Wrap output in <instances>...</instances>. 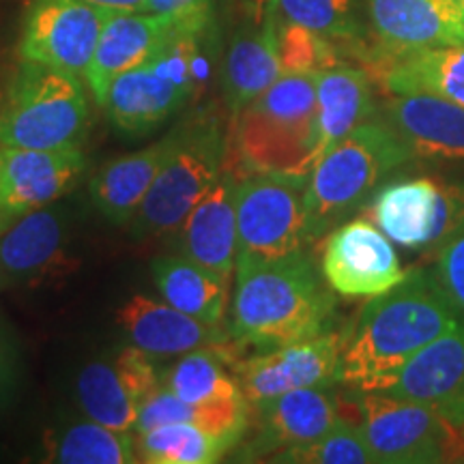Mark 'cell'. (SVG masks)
<instances>
[{
    "instance_id": "e0dca14e",
    "label": "cell",
    "mask_w": 464,
    "mask_h": 464,
    "mask_svg": "<svg viewBox=\"0 0 464 464\" xmlns=\"http://www.w3.org/2000/svg\"><path fill=\"white\" fill-rule=\"evenodd\" d=\"M381 119L413 158L464 160V108L430 92H400L382 102Z\"/></svg>"
},
{
    "instance_id": "5bb4252c",
    "label": "cell",
    "mask_w": 464,
    "mask_h": 464,
    "mask_svg": "<svg viewBox=\"0 0 464 464\" xmlns=\"http://www.w3.org/2000/svg\"><path fill=\"white\" fill-rule=\"evenodd\" d=\"M376 392L428 406L464 428V323L406 359Z\"/></svg>"
},
{
    "instance_id": "44dd1931",
    "label": "cell",
    "mask_w": 464,
    "mask_h": 464,
    "mask_svg": "<svg viewBox=\"0 0 464 464\" xmlns=\"http://www.w3.org/2000/svg\"><path fill=\"white\" fill-rule=\"evenodd\" d=\"M368 14L385 50L464 44V20L450 0H368Z\"/></svg>"
},
{
    "instance_id": "9c48e42d",
    "label": "cell",
    "mask_w": 464,
    "mask_h": 464,
    "mask_svg": "<svg viewBox=\"0 0 464 464\" xmlns=\"http://www.w3.org/2000/svg\"><path fill=\"white\" fill-rule=\"evenodd\" d=\"M307 177L252 172L237 181L239 258L299 254L307 241Z\"/></svg>"
},
{
    "instance_id": "6da1fadb",
    "label": "cell",
    "mask_w": 464,
    "mask_h": 464,
    "mask_svg": "<svg viewBox=\"0 0 464 464\" xmlns=\"http://www.w3.org/2000/svg\"><path fill=\"white\" fill-rule=\"evenodd\" d=\"M460 323L458 307L437 276L417 269L372 297L344 332L338 382L376 392L406 359Z\"/></svg>"
},
{
    "instance_id": "277c9868",
    "label": "cell",
    "mask_w": 464,
    "mask_h": 464,
    "mask_svg": "<svg viewBox=\"0 0 464 464\" xmlns=\"http://www.w3.org/2000/svg\"><path fill=\"white\" fill-rule=\"evenodd\" d=\"M411 158L413 153L385 121H365L335 142L307 177V239L332 232Z\"/></svg>"
},
{
    "instance_id": "484cf974",
    "label": "cell",
    "mask_w": 464,
    "mask_h": 464,
    "mask_svg": "<svg viewBox=\"0 0 464 464\" xmlns=\"http://www.w3.org/2000/svg\"><path fill=\"white\" fill-rule=\"evenodd\" d=\"M150 271L155 286L168 304L211 327L222 323L228 304V276L183 254L158 258Z\"/></svg>"
},
{
    "instance_id": "7402d4cb",
    "label": "cell",
    "mask_w": 464,
    "mask_h": 464,
    "mask_svg": "<svg viewBox=\"0 0 464 464\" xmlns=\"http://www.w3.org/2000/svg\"><path fill=\"white\" fill-rule=\"evenodd\" d=\"M282 75L277 54V14H266L263 24L239 28L232 37L224 58L222 92L232 116L239 114Z\"/></svg>"
},
{
    "instance_id": "e575fe53",
    "label": "cell",
    "mask_w": 464,
    "mask_h": 464,
    "mask_svg": "<svg viewBox=\"0 0 464 464\" xmlns=\"http://www.w3.org/2000/svg\"><path fill=\"white\" fill-rule=\"evenodd\" d=\"M149 11L170 17L183 33L202 37L213 26L216 0H149Z\"/></svg>"
},
{
    "instance_id": "83f0119b",
    "label": "cell",
    "mask_w": 464,
    "mask_h": 464,
    "mask_svg": "<svg viewBox=\"0 0 464 464\" xmlns=\"http://www.w3.org/2000/svg\"><path fill=\"white\" fill-rule=\"evenodd\" d=\"M161 387L189 404L241 402L243 396L237 376H232L218 353L196 348L185 353L161 379Z\"/></svg>"
},
{
    "instance_id": "d4e9b609",
    "label": "cell",
    "mask_w": 464,
    "mask_h": 464,
    "mask_svg": "<svg viewBox=\"0 0 464 464\" xmlns=\"http://www.w3.org/2000/svg\"><path fill=\"white\" fill-rule=\"evenodd\" d=\"M374 114L370 73L355 67H332L316 80V164L318 160Z\"/></svg>"
},
{
    "instance_id": "ffe728a7",
    "label": "cell",
    "mask_w": 464,
    "mask_h": 464,
    "mask_svg": "<svg viewBox=\"0 0 464 464\" xmlns=\"http://www.w3.org/2000/svg\"><path fill=\"white\" fill-rule=\"evenodd\" d=\"M368 63L390 95L430 92L464 108V44L400 52L381 48Z\"/></svg>"
},
{
    "instance_id": "4dcf8cb0",
    "label": "cell",
    "mask_w": 464,
    "mask_h": 464,
    "mask_svg": "<svg viewBox=\"0 0 464 464\" xmlns=\"http://www.w3.org/2000/svg\"><path fill=\"white\" fill-rule=\"evenodd\" d=\"M52 460L63 464H131L138 462L136 437L97 421H80L54 439Z\"/></svg>"
},
{
    "instance_id": "7c38bea8",
    "label": "cell",
    "mask_w": 464,
    "mask_h": 464,
    "mask_svg": "<svg viewBox=\"0 0 464 464\" xmlns=\"http://www.w3.org/2000/svg\"><path fill=\"white\" fill-rule=\"evenodd\" d=\"M323 280L342 297H379L406 277L390 237L368 219L335 226L321 260Z\"/></svg>"
},
{
    "instance_id": "f1b7e54d",
    "label": "cell",
    "mask_w": 464,
    "mask_h": 464,
    "mask_svg": "<svg viewBox=\"0 0 464 464\" xmlns=\"http://www.w3.org/2000/svg\"><path fill=\"white\" fill-rule=\"evenodd\" d=\"M75 393H78L80 409L89 420L114 430L133 432L140 402L121 379L114 363L91 362L84 365L75 381Z\"/></svg>"
},
{
    "instance_id": "cb8c5ba5",
    "label": "cell",
    "mask_w": 464,
    "mask_h": 464,
    "mask_svg": "<svg viewBox=\"0 0 464 464\" xmlns=\"http://www.w3.org/2000/svg\"><path fill=\"white\" fill-rule=\"evenodd\" d=\"M168 149L170 136L136 153L108 161L97 170L89 185L91 198L108 222L130 226L147 198L150 185L158 179L160 168L164 166Z\"/></svg>"
},
{
    "instance_id": "74e56055",
    "label": "cell",
    "mask_w": 464,
    "mask_h": 464,
    "mask_svg": "<svg viewBox=\"0 0 464 464\" xmlns=\"http://www.w3.org/2000/svg\"><path fill=\"white\" fill-rule=\"evenodd\" d=\"M15 374H17L15 351L14 346H11V340L7 338V334L0 329V402L7 400L11 387H14L15 382Z\"/></svg>"
},
{
    "instance_id": "f35d334b",
    "label": "cell",
    "mask_w": 464,
    "mask_h": 464,
    "mask_svg": "<svg viewBox=\"0 0 464 464\" xmlns=\"http://www.w3.org/2000/svg\"><path fill=\"white\" fill-rule=\"evenodd\" d=\"M97 9L116 11V14H144L149 11V0H84Z\"/></svg>"
},
{
    "instance_id": "d590c367",
    "label": "cell",
    "mask_w": 464,
    "mask_h": 464,
    "mask_svg": "<svg viewBox=\"0 0 464 464\" xmlns=\"http://www.w3.org/2000/svg\"><path fill=\"white\" fill-rule=\"evenodd\" d=\"M150 359L153 357L147 355V353L140 351V348L130 346V348H123L112 362L116 365V370H119L121 379L125 381V385L130 387L133 396H136L138 402H140V406L150 393H155L161 387L158 370H155V365Z\"/></svg>"
},
{
    "instance_id": "30bf717a",
    "label": "cell",
    "mask_w": 464,
    "mask_h": 464,
    "mask_svg": "<svg viewBox=\"0 0 464 464\" xmlns=\"http://www.w3.org/2000/svg\"><path fill=\"white\" fill-rule=\"evenodd\" d=\"M372 219L406 249H440L464 228V185L432 177L398 179L374 196Z\"/></svg>"
},
{
    "instance_id": "7a4b0ae2",
    "label": "cell",
    "mask_w": 464,
    "mask_h": 464,
    "mask_svg": "<svg viewBox=\"0 0 464 464\" xmlns=\"http://www.w3.org/2000/svg\"><path fill=\"white\" fill-rule=\"evenodd\" d=\"M232 338L271 351L329 332L335 314L332 290L304 252L284 258H237Z\"/></svg>"
},
{
    "instance_id": "1f68e13d",
    "label": "cell",
    "mask_w": 464,
    "mask_h": 464,
    "mask_svg": "<svg viewBox=\"0 0 464 464\" xmlns=\"http://www.w3.org/2000/svg\"><path fill=\"white\" fill-rule=\"evenodd\" d=\"M271 460L293 464H376V458L365 445L357 423L344 417L323 437L284 450Z\"/></svg>"
},
{
    "instance_id": "8992f818",
    "label": "cell",
    "mask_w": 464,
    "mask_h": 464,
    "mask_svg": "<svg viewBox=\"0 0 464 464\" xmlns=\"http://www.w3.org/2000/svg\"><path fill=\"white\" fill-rule=\"evenodd\" d=\"M168 136L170 149L164 166L130 222L136 239H150L177 230L224 172L226 133L216 116H196Z\"/></svg>"
},
{
    "instance_id": "ba28073f",
    "label": "cell",
    "mask_w": 464,
    "mask_h": 464,
    "mask_svg": "<svg viewBox=\"0 0 464 464\" xmlns=\"http://www.w3.org/2000/svg\"><path fill=\"white\" fill-rule=\"evenodd\" d=\"M196 42V34L181 33L158 58L114 80L102 108L116 130L133 138L147 136L189 100Z\"/></svg>"
},
{
    "instance_id": "603a6c76",
    "label": "cell",
    "mask_w": 464,
    "mask_h": 464,
    "mask_svg": "<svg viewBox=\"0 0 464 464\" xmlns=\"http://www.w3.org/2000/svg\"><path fill=\"white\" fill-rule=\"evenodd\" d=\"M116 323L123 329L131 346L140 348L150 357H174L205 348L218 340L211 324L185 314L168 304L144 295H133L116 312Z\"/></svg>"
},
{
    "instance_id": "d6986e66",
    "label": "cell",
    "mask_w": 464,
    "mask_h": 464,
    "mask_svg": "<svg viewBox=\"0 0 464 464\" xmlns=\"http://www.w3.org/2000/svg\"><path fill=\"white\" fill-rule=\"evenodd\" d=\"M177 230V247L183 256L230 277L239 258L235 174H219Z\"/></svg>"
},
{
    "instance_id": "3957f363",
    "label": "cell",
    "mask_w": 464,
    "mask_h": 464,
    "mask_svg": "<svg viewBox=\"0 0 464 464\" xmlns=\"http://www.w3.org/2000/svg\"><path fill=\"white\" fill-rule=\"evenodd\" d=\"M318 73H282L235 114V144L249 172L310 177L316 166Z\"/></svg>"
},
{
    "instance_id": "ac0fdd59",
    "label": "cell",
    "mask_w": 464,
    "mask_h": 464,
    "mask_svg": "<svg viewBox=\"0 0 464 464\" xmlns=\"http://www.w3.org/2000/svg\"><path fill=\"white\" fill-rule=\"evenodd\" d=\"M260 420L246 456H271L316 440L338 426L340 404L327 387H304L256 406Z\"/></svg>"
},
{
    "instance_id": "5b68a950",
    "label": "cell",
    "mask_w": 464,
    "mask_h": 464,
    "mask_svg": "<svg viewBox=\"0 0 464 464\" xmlns=\"http://www.w3.org/2000/svg\"><path fill=\"white\" fill-rule=\"evenodd\" d=\"M91 110L78 75L22 61L0 103V144L20 149H78Z\"/></svg>"
},
{
    "instance_id": "52a82bcc",
    "label": "cell",
    "mask_w": 464,
    "mask_h": 464,
    "mask_svg": "<svg viewBox=\"0 0 464 464\" xmlns=\"http://www.w3.org/2000/svg\"><path fill=\"white\" fill-rule=\"evenodd\" d=\"M355 409L357 428L376 464L464 460V428L428 406L385 392H362Z\"/></svg>"
},
{
    "instance_id": "8d00e7d4",
    "label": "cell",
    "mask_w": 464,
    "mask_h": 464,
    "mask_svg": "<svg viewBox=\"0 0 464 464\" xmlns=\"http://www.w3.org/2000/svg\"><path fill=\"white\" fill-rule=\"evenodd\" d=\"M434 276L451 301L464 312V228L439 249Z\"/></svg>"
},
{
    "instance_id": "9a60e30c",
    "label": "cell",
    "mask_w": 464,
    "mask_h": 464,
    "mask_svg": "<svg viewBox=\"0 0 464 464\" xmlns=\"http://www.w3.org/2000/svg\"><path fill=\"white\" fill-rule=\"evenodd\" d=\"M86 168L80 149L42 150L0 144V219H15L65 196Z\"/></svg>"
},
{
    "instance_id": "8fae6325",
    "label": "cell",
    "mask_w": 464,
    "mask_h": 464,
    "mask_svg": "<svg viewBox=\"0 0 464 464\" xmlns=\"http://www.w3.org/2000/svg\"><path fill=\"white\" fill-rule=\"evenodd\" d=\"M108 14L84 0H33L22 24L20 58L84 78Z\"/></svg>"
},
{
    "instance_id": "f546056e",
    "label": "cell",
    "mask_w": 464,
    "mask_h": 464,
    "mask_svg": "<svg viewBox=\"0 0 464 464\" xmlns=\"http://www.w3.org/2000/svg\"><path fill=\"white\" fill-rule=\"evenodd\" d=\"M230 450V443L188 421L136 434L138 462L149 464H211L222 460Z\"/></svg>"
},
{
    "instance_id": "b9f144b4",
    "label": "cell",
    "mask_w": 464,
    "mask_h": 464,
    "mask_svg": "<svg viewBox=\"0 0 464 464\" xmlns=\"http://www.w3.org/2000/svg\"><path fill=\"white\" fill-rule=\"evenodd\" d=\"M450 3H451V7H454L464 20V0H450Z\"/></svg>"
},
{
    "instance_id": "2e32d148",
    "label": "cell",
    "mask_w": 464,
    "mask_h": 464,
    "mask_svg": "<svg viewBox=\"0 0 464 464\" xmlns=\"http://www.w3.org/2000/svg\"><path fill=\"white\" fill-rule=\"evenodd\" d=\"M183 31L170 17L150 14H116L110 11L100 44L84 80L91 95L103 106L110 86L121 73L158 58Z\"/></svg>"
},
{
    "instance_id": "60d3db41",
    "label": "cell",
    "mask_w": 464,
    "mask_h": 464,
    "mask_svg": "<svg viewBox=\"0 0 464 464\" xmlns=\"http://www.w3.org/2000/svg\"><path fill=\"white\" fill-rule=\"evenodd\" d=\"M11 222H14V219H11ZM11 222H9V219H0V232L7 228V226H9ZM3 284H7V277H5L3 269H0V286H3Z\"/></svg>"
},
{
    "instance_id": "836d02e7",
    "label": "cell",
    "mask_w": 464,
    "mask_h": 464,
    "mask_svg": "<svg viewBox=\"0 0 464 464\" xmlns=\"http://www.w3.org/2000/svg\"><path fill=\"white\" fill-rule=\"evenodd\" d=\"M277 17L305 26L329 39L357 37L353 0H274Z\"/></svg>"
},
{
    "instance_id": "ab89813d",
    "label": "cell",
    "mask_w": 464,
    "mask_h": 464,
    "mask_svg": "<svg viewBox=\"0 0 464 464\" xmlns=\"http://www.w3.org/2000/svg\"><path fill=\"white\" fill-rule=\"evenodd\" d=\"M243 5H246L249 20L254 24H263L266 20V14L274 9V0H243Z\"/></svg>"
},
{
    "instance_id": "4fadbf2b",
    "label": "cell",
    "mask_w": 464,
    "mask_h": 464,
    "mask_svg": "<svg viewBox=\"0 0 464 464\" xmlns=\"http://www.w3.org/2000/svg\"><path fill=\"white\" fill-rule=\"evenodd\" d=\"M342 342L344 334L327 332L243 359L232 372L247 402L260 406L293 390L338 382Z\"/></svg>"
},
{
    "instance_id": "d6a6232c",
    "label": "cell",
    "mask_w": 464,
    "mask_h": 464,
    "mask_svg": "<svg viewBox=\"0 0 464 464\" xmlns=\"http://www.w3.org/2000/svg\"><path fill=\"white\" fill-rule=\"evenodd\" d=\"M277 54L282 73H321L340 65L334 39L277 17Z\"/></svg>"
},
{
    "instance_id": "4316f807",
    "label": "cell",
    "mask_w": 464,
    "mask_h": 464,
    "mask_svg": "<svg viewBox=\"0 0 464 464\" xmlns=\"http://www.w3.org/2000/svg\"><path fill=\"white\" fill-rule=\"evenodd\" d=\"M65 226L58 213L34 208L0 232V269L9 280L42 274L61 256Z\"/></svg>"
}]
</instances>
